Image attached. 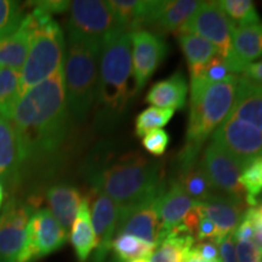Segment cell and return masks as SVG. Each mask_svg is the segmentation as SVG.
<instances>
[{"instance_id": "6da1fadb", "label": "cell", "mask_w": 262, "mask_h": 262, "mask_svg": "<svg viewBox=\"0 0 262 262\" xmlns=\"http://www.w3.org/2000/svg\"><path fill=\"white\" fill-rule=\"evenodd\" d=\"M70 118L62 66L22 95L10 118L21 153L22 179L29 170L40 169L57 158L68 137Z\"/></svg>"}, {"instance_id": "7a4b0ae2", "label": "cell", "mask_w": 262, "mask_h": 262, "mask_svg": "<svg viewBox=\"0 0 262 262\" xmlns=\"http://www.w3.org/2000/svg\"><path fill=\"white\" fill-rule=\"evenodd\" d=\"M91 188L110 196L119 208L166 189L162 163L139 150L95 160L88 170Z\"/></svg>"}, {"instance_id": "3957f363", "label": "cell", "mask_w": 262, "mask_h": 262, "mask_svg": "<svg viewBox=\"0 0 262 262\" xmlns=\"http://www.w3.org/2000/svg\"><path fill=\"white\" fill-rule=\"evenodd\" d=\"M137 95L133 71L131 33L117 31L102 42L95 97V125L107 131L120 122Z\"/></svg>"}, {"instance_id": "277c9868", "label": "cell", "mask_w": 262, "mask_h": 262, "mask_svg": "<svg viewBox=\"0 0 262 262\" xmlns=\"http://www.w3.org/2000/svg\"><path fill=\"white\" fill-rule=\"evenodd\" d=\"M238 75L221 83L206 84L191 78V98L186 141L176 158L179 173L194 166L209 136L220 126L233 107Z\"/></svg>"}, {"instance_id": "5b68a950", "label": "cell", "mask_w": 262, "mask_h": 262, "mask_svg": "<svg viewBox=\"0 0 262 262\" xmlns=\"http://www.w3.org/2000/svg\"><path fill=\"white\" fill-rule=\"evenodd\" d=\"M101 47L96 41L68 33L63 60L64 91L75 122H85L95 103Z\"/></svg>"}, {"instance_id": "8992f818", "label": "cell", "mask_w": 262, "mask_h": 262, "mask_svg": "<svg viewBox=\"0 0 262 262\" xmlns=\"http://www.w3.org/2000/svg\"><path fill=\"white\" fill-rule=\"evenodd\" d=\"M29 15L34 24V31L27 60L21 71L19 97L56 73L64 60V35L60 25L38 5Z\"/></svg>"}, {"instance_id": "52a82bcc", "label": "cell", "mask_w": 262, "mask_h": 262, "mask_svg": "<svg viewBox=\"0 0 262 262\" xmlns=\"http://www.w3.org/2000/svg\"><path fill=\"white\" fill-rule=\"evenodd\" d=\"M68 10L67 31L71 34L80 35L102 45L110 35L120 31L108 2L75 0L71 2Z\"/></svg>"}, {"instance_id": "ba28073f", "label": "cell", "mask_w": 262, "mask_h": 262, "mask_svg": "<svg viewBox=\"0 0 262 262\" xmlns=\"http://www.w3.org/2000/svg\"><path fill=\"white\" fill-rule=\"evenodd\" d=\"M68 234L48 209L33 212L17 262H35L61 249Z\"/></svg>"}, {"instance_id": "9c48e42d", "label": "cell", "mask_w": 262, "mask_h": 262, "mask_svg": "<svg viewBox=\"0 0 262 262\" xmlns=\"http://www.w3.org/2000/svg\"><path fill=\"white\" fill-rule=\"evenodd\" d=\"M210 142L233 157L243 168L262 156V131L229 114L214 131Z\"/></svg>"}, {"instance_id": "30bf717a", "label": "cell", "mask_w": 262, "mask_h": 262, "mask_svg": "<svg viewBox=\"0 0 262 262\" xmlns=\"http://www.w3.org/2000/svg\"><path fill=\"white\" fill-rule=\"evenodd\" d=\"M233 29V25L222 11L219 2H201L192 17L178 33H189L204 38L211 42L225 58L231 51Z\"/></svg>"}, {"instance_id": "8fae6325", "label": "cell", "mask_w": 262, "mask_h": 262, "mask_svg": "<svg viewBox=\"0 0 262 262\" xmlns=\"http://www.w3.org/2000/svg\"><path fill=\"white\" fill-rule=\"evenodd\" d=\"M198 164L215 193L245 201L247 194L241 183L243 166L233 157L210 142L206 146Z\"/></svg>"}, {"instance_id": "7c38bea8", "label": "cell", "mask_w": 262, "mask_h": 262, "mask_svg": "<svg viewBox=\"0 0 262 262\" xmlns=\"http://www.w3.org/2000/svg\"><path fill=\"white\" fill-rule=\"evenodd\" d=\"M34 211L28 202L9 195L0 214V262H17Z\"/></svg>"}, {"instance_id": "4fadbf2b", "label": "cell", "mask_w": 262, "mask_h": 262, "mask_svg": "<svg viewBox=\"0 0 262 262\" xmlns=\"http://www.w3.org/2000/svg\"><path fill=\"white\" fill-rule=\"evenodd\" d=\"M164 192L119 208L116 235L129 234L150 244H158L160 232L158 204Z\"/></svg>"}, {"instance_id": "5bb4252c", "label": "cell", "mask_w": 262, "mask_h": 262, "mask_svg": "<svg viewBox=\"0 0 262 262\" xmlns=\"http://www.w3.org/2000/svg\"><path fill=\"white\" fill-rule=\"evenodd\" d=\"M166 54L168 45L162 37L145 29L131 32L133 71L137 94L146 86Z\"/></svg>"}, {"instance_id": "9a60e30c", "label": "cell", "mask_w": 262, "mask_h": 262, "mask_svg": "<svg viewBox=\"0 0 262 262\" xmlns=\"http://www.w3.org/2000/svg\"><path fill=\"white\" fill-rule=\"evenodd\" d=\"M88 199L91 202V224L96 238V248L91 262H104L112 250L119 206L110 196L95 188H91V194L88 195Z\"/></svg>"}, {"instance_id": "2e32d148", "label": "cell", "mask_w": 262, "mask_h": 262, "mask_svg": "<svg viewBox=\"0 0 262 262\" xmlns=\"http://www.w3.org/2000/svg\"><path fill=\"white\" fill-rule=\"evenodd\" d=\"M201 5L195 0H149L142 28L159 37L178 33Z\"/></svg>"}, {"instance_id": "e0dca14e", "label": "cell", "mask_w": 262, "mask_h": 262, "mask_svg": "<svg viewBox=\"0 0 262 262\" xmlns=\"http://www.w3.org/2000/svg\"><path fill=\"white\" fill-rule=\"evenodd\" d=\"M198 202H194L183 191L181 185L173 180L159 199L158 215L160 232L158 244L171 233H186L182 222ZM187 234V233H186ZM157 244V245H158Z\"/></svg>"}, {"instance_id": "ac0fdd59", "label": "cell", "mask_w": 262, "mask_h": 262, "mask_svg": "<svg viewBox=\"0 0 262 262\" xmlns=\"http://www.w3.org/2000/svg\"><path fill=\"white\" fill-rule=\"evenodd\" d=\"M262 56V22L233 29L231 51L225 57L232 74L243 73L249 64Z\"/></svg>"}, {"instance_id": "d6986e66", "label": "cell", "mask_w": 262, "mask_h": 262, "mask_svg": "<svg viewBox=\"0 0 262 262\" xmlns=\"http://www.w3.org/2000/svg\"><path fill=\"white\" fill-rule=\"evenodd\" d=\"M201 208L217 228L220 243L225 237L233 234L247 210L248 204L243 199L214 193L206 201L201 203Z\"/></svg>"}, {"instance_id": "ffe728a7", "label": "cell", "mask_w": 262, "mask_h": 262, "mask_svg": "<svg viewBox=\"0 0 262 262\" xmlns=\"http://www.w3.org/2000/svg\"><path fill=\"white\" fill-rule=\"evenodd\" d=\"M22 180V162L17 137L11 123L0 114V183L10 191Z\"/></svg>"}, {"instance_id": "44dd1931", "label": "cell", "mask_w": 262, "mask_h": 262, "mask_svg": "<svg viewBox=\"0 0 262 262\" xmlns=\"http://www.w3.org/2000/svg\"><path fill=\"white\" fill-rule=\"evenodd\" d=\"M229 116L262 131V84L255 83L244 75L239 77Z\"/></svg>"}, {"instance_id": "7402d4cb", "label": "cell", "mask_w": 262, "mask_h": 262, "mask_svg": "<svg viewBox=\"0 0 262 262\" xmlns=\"http://www.w3.org/2000/svg\"><path fill=\"white\" fill-rule=\"evenodd\" d=\"M34 24L31 15H26L14 34L0 40V68L22 71L27 60Z\"/></svg>"}, {"instance_id": "603a6c76", "label": "cell", "mask_w": 262, "mask_h": 262, "mask_svg": "<svg viewBox=\"0 0 262 262\" xmlns=\"http://www.w3.org/2000/svg\"><path fill=\"white\" fill-rule=\"evenodd\" d=\"M83 199L79 189L66 183L54 185L48 189L47 201L50 212L67 234L71 232Z\"/></svg>"}, {"instance_id": "cb8c5ba5", "label": "cell", "mask_w": 262, "mask_h": 262, "mask_svg": "<svg viewBox=\"0 0 262 262\" xmlns=\"http://www.w3.org/2000/svg\"><path fill=\"white\" fill-rule=\"evenodd\" d=\"M188 84L181 71L173 73L168 79L153 84L147 93L145 101L158 108L185 110L187 103Z\"/></svg>"}, {"instance_id": "d4e9b609", "label": "cell", "mask_w": 262, "mask_h": 262, "mask_svg": "<svg viewBox=\"0 0 262 262\" xmlns=\"http://www.w3.org/2000/svg\"><path fill=\"white\" fill-rule=\"evenodd\" d=\"M71 243L79 262H86L88 258L96 248L93 224H91L90 205L88 196H85L75 216V220L71 228Z\"/></svg>"}, {"instance_id": "484cf974", "label": "cell", "mask_w": 262, "mask_h": 262, "mask_svg": "<svg viewBox=\"0 0 262 262\" xmlns=\"http://www.w3.org/2000/svg\"><path fill=\"white\" fill-rule=\"evenodd\" d=\"M178 41L188 63V70L195 71L208 63L212 57L220 55L211 42L189 33H178Z\"/></svg>"}, {"instance_id": "4316f807", "label": "cell", "mask_w": 262, "mask_h": 262, "mask_svg": "<svg viewBox=\"0 0 262 262\" xmlns=\"http://www.w3.org/2000/svg\"><path fill=\"white\" fill-rule=\"evenodd\" d=\"M108 5L119 28L131 33L142 28L149 0H111Z\"/></svg>"}, {"instance_id": "83f0119b", "label": "cell", "mask_w": 262, "mask_h": 262, "mask_svg": "<svg viewBox=\"0 0 262 262\" xmlns=\"http://www.w3.org/2000/svg\"><path fill=\"white\" fill-rule=\"evenodd\" d=\"M194 238L186 233H171L157 245L149 262H186Z\"/></svg>"}, {"instance_id": "f1b7e54d", "label": "cell", "mask_w": 262, "mask_h": 262, "mask_svg": "<svg viewBox=\"0 0 262 262\" xmlns=\"http://www.w3.org/2000/svg\"><path fill=\"white\" fill-rule=\"evenodd\" d=\"M157 245L129 234H117L113 239L112 250L118 262H127L136 258H149Z\"/></svg>"}, {"instance_id": "f546056e", "label": "cell", "mask_w": 262, "mask_h": 262, "mask_svg": "<svg viewBox=\"0 0 262 262\" xmlns=\"http://www.w3.org/2000/svg\"><path fill=\"white\" fill-rule=\"evenodd\" d=\"M176 181L181 185L183 191L187 193L194 202H204L215 193L198 163L191 169L179 173V178Z\"/></svg>"}, {"instance_id": "4dcf8cb0", "label": "cell", "mask_w": 262, "mask_h": 262, "mask_svg": "<svg viewBox=\"0 0 262 262\" xmlns=\"http://www.w3.org/2000/svg\"><path fill=\"white\" fill-rule=\"evenodd\" d=\"M21 71L0 68V114L10 120L17 103Z\"/></svg>"}, {"instance_id": "1f68e13d", "label": "cell", "mask_w": 262, "mask_h": 262, "mask_svg": "<svg viewBox=\"0 0 262 262\" xmlns=\"http://www.w3.org/2000/svg\"><path fill=\"white\" fill-rule=\"evenodd\" d=\"M219 5L234 28L261 22L256 8L250 0H221Z\"/></svg>"}, {"instance_id": "d6a6232c", "label": "cell", "mask_w": 262, "mask_h": 262, "mask_svg": "<svg viewBox=\"0 0 262 262\" xmlns=\"http://www.w3.org/2000/svg\"><path fill=\"white\" fill-rule=\"evenodd\" d=\"M173 113H175V111L170 110V108H158L153 106L146 108L136 117V135L143 137L150 131L162 129L171 120Z\"/></svg>"}, {"instance_id": "836d02e7", "label": "cell", "mask_w": 262, "mask_h": 262, "mask_svg": "<svg viewBox=\"0 0 262 262\" xmlns=\"http://www.w3.org/2000/svg\"><path fill=\"white\" fill-rule=\"evenodd\" d=\"M25 16L19 3L0 0V40L14 34L21 26Z\"/></svg>"}, {"instance_id": "e575fe53", "label": "cell", "mask_w": 262, "mask_h": 262, "mask_svg": "<svg viewBox=\"0 0 262 262\" xmlns=\"http://www.w3.org/2000/svg\"><path fill=\"white\" fill-rule=\"evenodd\" d=\"M231 75L232 73L228 70V66L221 55L212 57L208 63L198 70L189 72V77L204 81L206 84L221 83V81L228 79Z\"/></svg>"}, {"instance_id": "d590c367", "label": "cell", "mask_w": 262, "mask_h": 262, "mask_svg": "<svg viewBox=\"0 0 262 262\" xmlns=\"http://www.w3.org/2000/svg\"><path fill=\"white\" fill-rule=\"evenodd\" d=\"M170 142V137L163 129L153 130L143 136L142 146L149 155L159 157L165 153Z\"/></svg>"}, {"instance_id": "8d00e7d4", "label": "cell", "mask_w": 262, "mask_h": 262, "mask_svg": "<svg viewBox=\"0 0 262 262\" xmlns=\"http://www.w3.org/2000/svg\"><path fill=\"white\" fill-rule=\"evenodd\" d=\"M238 262H262V250L253 241H235Z\"/></svg>"}, {"instance_id": "74e56055", "label": "cell", "mask_w": 262, "mask_h": 262, "mask_svg": "<svg viewBox=\"0 0 262 262\" xmlns=\"http://www.w3.org/2000/svg\"><path fill=\"white\" fill-rule=\"evenodd\" d=\"M244 214L250 219L253 225V242L262 250V199H258L255 205L248 206Z\"/></svg>"}, {"instance_id": "f35d334b", "label": "cell", "mask_w": 262, "mask_h": 262, "mask_svg": "<svg viewBox=\"0 0 262 262\" xmlns=\"http://www.w3.org/2000/svg\"><path fill=\"white\" fill-rule=\"evenodd\" d=\"M201 210H202V208H201ZM195 239H198L199 242L210 241V242H214V243L219 244L217 228H216L214 222H212L203 211L201 214V219H199L198 228H196Z\"/></svg>"}, {"instance_id": "ab89813d", "label": "cell", "mask_w": 262, "mask_h": 262, "mask_svg": "<svg viewBox=\"0 0 262 262\" xmlns=\"http://www.w3.org/2000/svg\"><path fill=\"white\" fill-rule=\"evenodd\" d=\"M192 251L198 255V256L204 258L206 261L221 262L219 247L216 245V243H214V242H210V241L201 242V243L196 244L195 247L192 248Z\"/></svg>"}, {"instance_id": "60d3db41", "label": "cell", "mask_w": 262, "mask_h": 262, "mask_svg": "<svg viewBox=\"0 0 262 262\" xmlns=\"http://www.w3.org/2000/svg\"><path fill=\"white\" fill-rule=\"evenodd\" d=\"M219 251H220L221 262H238L232 234L225 237L219 243Z\"/></svg>"}, {"instance_id": "b9f144b4", "label": "cell", "mask_w": 262, "mask_h": 262, "mask_svg": "<svg viewBox=\"0 0 262 262\" xmlns=\"http://www.w3.org/2000/svg\"><path fill=\"white\" fill-rule=\"evenodd\" d=\"M39 8L54 16L55 14H63L70 9L71 2H39L37 3Z\"/></svg>"}, {"instance_id": "7bdbcfd3", "label": "cell", "mask_w": 262, "mask_h": 262, "mask_svg": "<svg viewBox=\"0 0 262 262\" xmlns=\"http://www.w3.org/2000/svg\"><path fill=\"white\" fill-rule=\"evenodd\" d=\"M244 77L248 79L255 81V83L262 84V61L260 62H253L245 68L243 72Z\"/></svg>"}, {"instance_id": "ee69618b", "label": "cell", "mask_w": 262, "mask_h": 262, "mask_svg": "<svg viewBox=\"0 0 262 262\" xmlns=\"http://www.w3.org/2000/svg\"><path fill=\"white\" fill-rule=\"evenodd\" d=\"M186 262H211V261H206V260H204V258H202L201 256H198L195 253H193L192 249H191L187 258H186Z\"/></svg>"}, {"instance_id": "f6af8a7d", "label": "cell", "mask_w": 262, "mask_h": 262, "mask_svg": "<svg viewBox=\"0 0 262 262\" xmlns=\"http://www.w3.org/2000/svg\"><path fill=\"white\" fill-rule=\"evenodd\" d=\"M3 195H4V188H3V185L0 183V206H2L3 203Z\"/></svg>"}, {"instance_id": "bcb514c9", "label": "cell", "mask_w": 262, "mask_h": 262, "mask_svg": "<svg viewBox=\"0 0 262 262\" xmlns=\"http://www.w3.org/2000/svg\"><path fill=\"white\" fill-rule=\"evenodd\" d=\"M127 262H149V258H136V260H131Z\"/></svg>"}]
</instances>
